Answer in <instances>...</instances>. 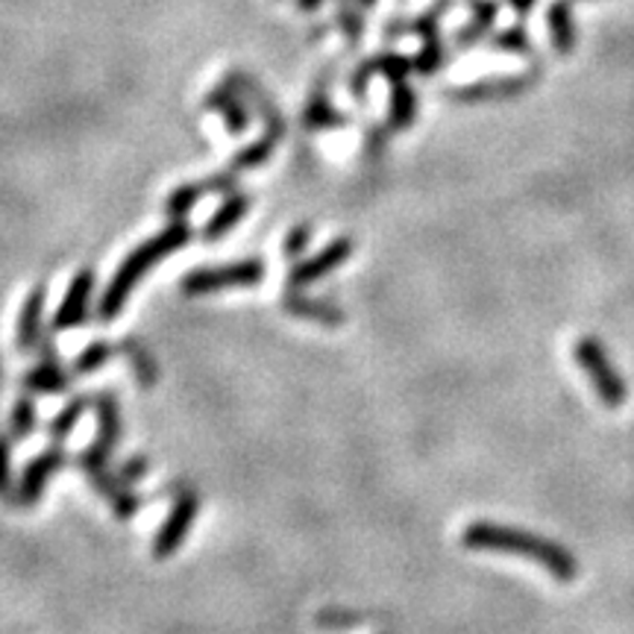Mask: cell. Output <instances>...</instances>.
<instances>
[{"label": "cell", "instance_id": "obj_1", "mask_svg": "<svg viewBox=\"0 0 634 634\" xmlns=\"http://www.w3.org/2000/svg\"><path fill=\"white\" fill-rule=\"evenodd\" d=\"M461 543L473 552H499V555H520L532 561L534 567L546 570L555 581H576L579 579V558L567 546L543 538V534L515 529V526L491 523V520H476L461 532Z\"/></svg>", "mask_w": 634, "mask_h": 634}, {"label": "cell", "instance_id": "obj_2", "mask_svg": "<svg viewBox=\"0 0 634 634\" xmlns=\"http://www.w3.org/2000/svg\"><path fill=\"white\" fill-rule=\"evenodd\" d=\"M188 241H192V227L183 221H174L171 227L157 232L153 239L145 241L141 247L132 250L127 256V262L115 270L109 288H106V295H103L101 312H97L101 314V321H115V318L124 312V306H127L132 288H136L138 283L162 262V258L171 256L174 250L185 247Z\"/></svg>", "mask_w": 634, "mask_h": 634}, {"label": "cell", "instance_id": "obj_3", "mask_svg": "<svg viewBox=\"0 0 634 634\" xmlns=\"http://www.w3.org/2000/svg\"><path fill=\"white\" fill-rule=\"evenodd\" d=\"M573 359L581 368V373L588 377L590 388L597 391L599 403L606 408H623L625 400H629V388H625V379L620 377V370L608 356L606 344L593 335H581L573 347Z\"/></svg>", "mask_w": 634, "mask_h": 634}, {"label": "cell", "instance_id": "obj_4", "mask_svg": "<svg viewBox=\"0 0 634 634\" xmlns=\"http://www.w3.org/2000/svg\"><path fill=\"white\" fill-rule=\"evenodd\" d=\"M267 267L262 258H244L235 265L200 267L183 279V291L192 297L211 295V291H227V288H253L265 279Z\"/></svg>", "mask_w": 634, "mask_h": 634}, {"label": "cell", "instance_id": "obj_5", "mask_svg": "<svg viewBox=\"0 0 634 634\" xmlns=\"http://www.w3.org/2000/svg\"><path fill=\"white\" fill-rule=\"evenodd\" d=\"M94 408H97V438L89 450L83 452V464L89 473H97V470L106 468V461H109V452L115 450V443L120 441V408L118 400L112 394H101L94 400Z\"/></svg>", "mask_w": 634, "mask_h": 634}, {"label": "cell", "instance_id": "obj_6", "mask_svg": "<svg viewBox=\"0 0 634 634\" xmlns=\"http://www.w3.org/2000/svg\"><path fill=\"white\" fill-rule=\"evenodd\" d=\"M197 511H200V499L194 491H183L176 497L171 515L165 517V523L159 526L157 541H153V555L157 558H171L180 546L185 543L188 532H192L194 520H197Z\"/></svg>", "mask_w": 634, "mask_h": 634}, {"label": "cell", "instance_id": "obj_7", "mask_svg": "<svg viewBox=\"0 0 634 634\" xmlns=\"http://www.w3.org/2000/svg\"><path fill=\"white\" fill-rule=\"evenodd\" d=\"M353 250H356V241L353 239H347V235H344V239H335L330 247H323L318 256L303 258V262L291 270L288 283H291V288L312 286V283L323 279V276L332 274V270H338V267L353 256Z\"/></svg>", "mask_w": 634, "mask_h": 634}, {"label": "cell", "instance_id": "obj_8", "mask_svg": "<svg viewBox=\"0 0 634 634\" xmlns=\"http://www.w3.org/2000/svg\"><path fill=\"white\" fill-rule=\"evenodd\" d=\"M534 83H538V71L532 68L529 74L520 77H494V80H482V83L461 85V89H452L450 97L461 103L508 101V97H517V94L529 92Z\"/></svg>", "mask_w": 634, "mask_h": 634}, {"label": "cell", "instance_id": "obj_9", "mask_svg": "<svg viewBox=\"0 0 634 634\" xmlns=\"http://www.w3.org/2000/svg\"><path fill=\"white\" fill-rule=\"evenodd\" d=\"M92 288H94V270H80V274L71 279V286L65 291L62 306L56 309L54 318V330L65 332V330H74L80 323L85 321V314H89V300H92Z\"/></svg>", "mask_w": 634, "mask_h": 634}, {"label": "cell", "instance_id": "obj_10", "mask_svg": "<svg viewBox=\"0 0 634 634\" xmlns=\"http://www.w3.org/2000/svg\"><path fill=\"white\" fill-rule=\"evenodd\" d=\"M62 464H65L62 450H47V452H42L38 459L30 461L27 470L21 473L15 503H19V506H36L38 499H42V494H45L50 476H54L56 470L62 468Z\"/></svg>", "mask_w": 634, "mask_h": 634}, {"label": "cell", "instance_id": "obj_11", "mask_svg": "<svg viewBox=\"0 0 634 634\" xmlns=\"http://www.w3.org/2000/svg\"><path fill=\"white\" fill-rule=\"evenodd\" d=\"M546 30H550L555 54L570 56L576 50L579 33H576V15H573L570 0H552L550 10H546Z\"/></svg>", "mask_w": 634, "mask_h": 634}, {"label": "cell", "instance_id": "obj_12", "mask_svg": "<svg viewBox=\"0 0 634 634\" xmlns=\"http://www.w3.org/2000/svg\"><path fill=\"white\" fill-rule=\"evenodd\" d=\"M247 209H250L247 194H232L230 200L223 203L221 209L215 211L209 221H206V227H203V241H221L227 232L235 230V227L244 221Z\"/></svg>", "mask_w": 634, "mask_h": 634}, {"label": "cell", "instance_id": "obj_13", "mask_svg": "<svg viewBox=\"0 0 634 634\" xmlns=\"http://www.w3.org/2000/svg\"><path fill=\"white\" fill-rule=\"evenodd\" d=\"M286 309L295 318H306V321H318L323 326H338L344 323V312L338 306L326 303V300H309V297L297 295V288H291L286 295Z\"/></svg>", "mask_w": 634, "mask_h": 634}, {"label": "cell", "instance_id": "obj_14", "mask_svg": "<svg viewBox=\"0 0 634 634\" xmlns=\"http://www.w3.org/2000/svg\"><path fill=\"white\" fill-rule=\"evenodd\" d=\"M470 12H473V21L456 33V42L461 47L476 45L479 38H485L494 30L499 19V3L497 0H470Z\"/></svg>", "mask_w": 634, "mask_h": 634}, {"label": "cell", "instance_id": "obj_15", "mask_svg": "<svg viewBox=\"0 0 634 634\" xmlns=\"http://www.w3.org/2000/svg\"><path fill=\"white\" fill-rule=\"evenodd\" d=\"M417 118V94L408 85V80L391 83V101H388V127L403 132Z\"/></svg>", "mask_w": 634, "mask_h": 634}, {"label": "cell", "instance_id": "obj_16", "mask_svg": "<svg viewBox=\"0 0 634 634\" xmlns=\"http://www.w3.org/2000/svg\"><path fill=\"white\" fill-rule=\"evenodd\" d=\"M45 286H36L24 300L19 318V347L30 349L36 347L38 332H42V309H45Z\"/></svg>", "mask_w": 634, "mask_h": 634}, {"label": "cell", "instance_id": "obj_17", "mask_svg": "<svg viewBox=\"0 0 634 634\" xmlns=\"http://www.w3.org/2000/svg\"><path fill=\"white\" fill-rule=\"evenodd\" d=\"M206 109H215L223 115V124L230 132H244L250 124V112L244 109V103L239 101V94H232V89H218L206 97Z\"/></svg>", "mask_w": 634, "mask_h": 634}, {"label": "cell", "instance_id": "obj_18", "mask_svg": "<svg viewBox=\"0 0 634 634\" xmlns=\"http://www.w3.org/2000/svg\"><path fill=\"white\" fill-rule=\"evenodd\" d=\"M361 71L368 77H385L388 83H400V80H408V74L414 71L412 56L394 54V50H385V54H377L373 59L361 65Z\"/></svg>", "mask_w": 634, "mask_h": 634}, {"label": "cell", "instance_id": "obj_19", "mask_svg": "<svg viewBox=\"0 0 634 634\" xmlns=\"http://www.w3.org/2000/svg\"><path fill=\"white\" fill-rule=\"evenodd\" d=\"M27 391L33 394H56V391H65L68 388V377L65 370L56 365V356H47L36 370H30L27 377L21 379Z\"/></svg>", "mask_w": 634, "mask_h": 634}, {"label": "cell", "instance_id": "obj_20", "mask_svg": "<svg viewBox=\"0 0 634 634\" xmlns=\"http://www.w3.org/2000/svg\"><path fill=\"white\" fill-rule=\"evenodd\" d=\"M344 124H347V118H344V115L332 106L330 97H326L323 92H314V97L309 101V106H306V112H303V127L335 129V127H344Z\"/></svg>", "mask_w": 634, "mask_h": 634}, {"label": "cell", "instance_id": "obj_21", "mask_svg": "<svg viewBox=\"0 0 634 634\" xmlns=\"http://www.w3.org/2000/svg\"><path fill=\"white\" fill-rule=\"evenodd\" d=\"M120 353L127 356V361L132 365V370H136V379L141 385L145 388L157 385V361H153V356H150L148 349L141 347L138 341L127 338L120 344Z\"/></svg>", "mask_w": 634, "mask_h": 634}, {"label": "cell", "instance_id": "obj_22", "mask_svg": "<svg viewBox=\"0 0 634 634\" xmlns=\"http://www.w3.org/2000/svg\"><path fill=\"white\" fill-rule=\"evenodd\" d=\"M274 145L276 138L270 136V132H265V136L258 138V141H253L250 148L235 153V159H232V171L239 174V171H256V168H262L267 159H270V153H274Z\"/></svg>", "mask_w": 634, "mask_h": 634}, {"label": "cell", "instance_id": "obj_23", "mask_svg": "<svg viewBox=\"0 0 634 634\" xmlns=\"http://www.w3.org/2000/svg\"><path fill=\"white\" fill-rule=\"evenodd\" d=\"M85 408H89V396H77L74 403L65 405L62 412L54 417V423H50V438H54V441H65V438L77 429V423H80Z\"/></svg>", "mask_w": 634, "mask_h": 634}, {"label": "cell", "instance_id": "obj_24", "mask_svg": "<svg viewBox=\"0 0 634 634\" xmlns=\"http://www.w3.org/2000/svg\"><path fill=\"white\" fill-rule=\"evenodd\" d=\"M494 50L511 56H529L532 54V36H529L526 27H520V24L499 30L497 36H494Z\"/></svg>", "mask_w": 634, "mask_h": 634}, {"label": "cell", "instance_id": "obj_25", "mask_svg": "<svg viewBox=\"0 0 634 634\" xmlns=\"http://www.w3.org/2000/svg\"><path fill=\"white\" fill-rule=\"evenodd\" d=\"M209 194L206 183H192V185H180L171 197H168L165 209L168 215H174V218H183L185 211H192L197 203L203 200Z\"/></svg>", "mask_w": 634, "mask_h": 634}, {"label": "cell", "instance_id": "obj_26", "mask_svg": "<svg viewBox=\"0 0 634 634\" xmlns=\"http://www.w3.org/2000/svg\"><path fill=\"white\" fill-rule=\"evenodd\" d=\"M443 59H447V54H443L441 38H426L420 47V54L414 56V74L435 77L441 71Z\"/></svg>", "mask_w": 634, "mask_h": 634}, {"label": "cell", "instance_id": "obj_27", "mask_svg": "<svg viewBox=\"0 0 634 634\" xmlns=\"http://www.w3.org/2000/svg\"><path fill=\"white\" fill-rule=\"evenodd\" d=\"M33 429H36V405L30 403V400H19L15 408H12L10 435L15 441H21V438H30Z\"/></svg>", "mask_w": 634, "mask_h": 634}, {"label": "cell", "instance_id": "obj_28", "mask_svg": "<svg viewBox=\"0 0 634 634\" xmlns=\"http://www.w3.org/2000/svg\"><path fill=\"white\" fill-rule=\"evenodd\" d=\"M109 359H112V344H106V341H94V344H89V347L77 356L74 373H92V370L103 368Z\"/></svg>", "mask_w": 634, "mask_h": 634}, {"label": "cell", "instance_id": "obj_29", "mask_svg": "<svg viewBox=\"0 0 634 634\" xmlns=\"http://www.w3.org/2000/svg\"><path fill=\"white\" fill-rule=\"evenodd\" d=\"M441 12H443V7H438V10H433V12H426V15H420L417 21H412L408 27H403V33L423 36V42H426V38H438V30H441Z\"/></svg>", "mask_w": 634, "mask_h": 634}, {"label": "cell", "instance_id": "obj_30", "mask_svg": "<svg viewBox=\"0 0 634 634\" xmlns=\"http://www.w3.org/2000/svg\"><path fill=\"white\" fill-rule=\"evenodd\" d=\"M112 508H115L118 520H129V517L136 515L138 508H141V499H138L136 494H129V491H120L118 497L112 499Z\"/></svg>", "mask_w": 634, "mask_h": 634}, {"label": "cell", "instance_id": "obj_31", "mask_svg": "<svg viewBox=\"0 0 634 634\" xmlns=\"http://www.w3.org/2000/svg\"><path fill=\"white\" fill-rule=\"evenodd\" d=\"M338 24L344 27V33H347V38H359L361 30H365V19H361L359 10H344L338 12Z\"/></svg>", "mask_w": 634, "mask_h": 634}, {"label": "cell", "instance_id": "obj_32", "mask_svg": "<svg viewBox=\"0 0 634 634\" xmlns=\"http://www.w3.org/2000/svg\"><path fill=\"white\" fill-rule=\"evenodd\" d=\"M10 464H12V447L7 438H0V497L10 491Z\"/></svg>", "mask_w": 634, "mask_h": 634}, {"label": "cell", "instance_id": "obj_33", "mask_svg": "<svg viewBox=\"0 0 634 634\" xmlns=\"http://www.w3.org/2000/svg\"><path fill=\"white\" fill-rule=\"evenodd\" d=\"M309 241H312V227H297V230L291 232V239H288L286 253L288 256H300V253L309 247Z\"/></svg>", "mask_w": 634, "mask_h": 634}, {"label": "cell", "instance_id": "obj_34", "mask_svg": "<svg viewBox=\"0 0 634 634\" xmlns=\"http://www.w3.org/2000/svg\"><path fill=\"white\" fill-rule=\"evenodd\" d=\"M118 476L124 482H136V479L148 476V459H129L124 468L118 470Z\"/></svg>", "mask_w": 634, "mask_h": 634}, {"label": "cell", "instance_id": "obj_35", "mask_svg": "<svg viewBox=\"0 0 634 634\" xmlns=\"http://www.w3.org/2000/svg\"><path fill=\"white\" fill-rule=\"evenodd\" d=\"M506 3L511 7V10L517 12V15H529L538 0H506Z\"/></svg>", "mask_w": 634, "mask_h": 634}, {"label": "cell", "instance_id": "obj_36", "mask_svg": "<svg viewBox=\"0 0 634 634\" xmlns=\"http://www.w3.org/2000/svg\"><path fill=\"white\" fill-rule=\"evenodd\" d=\"M368 148L370 150H373V148H377V150L385 148V132H382V129H370V132H368Z\"/></svg>", "mask_w": 634, "mask_h": 634}, {"label": "cell", "instance_id": "obj_37", "mask_svg": "<svg viewBox=\"0 0 634 634\" xmlns=\"http://www.w3.org/2000/svg\"><path fill=\"white\" fill-rule=\"evenodd\" d=\"M323 0H297V10H303V12H314L318 7H321Z\"/></svg>", "mask_w": 634, "mask_h": 634}, {"label": "cell", "instance_id": "obj_38", "mask_svg": "<svg viewBox=\"0 0 634 634\" xmlns=\"http://www.w3.org/2000/svg\"><path fill=\"white\" fill-rule=\"evenodd\" d=\"M373 3H377V0H359V7H365V10H368V7H373Z\"/></svg>", "mask_w": 634, "mask_h": 634}, {"label": "cell", "instance_id": "obj_39", "mask_svg": "<svg viewBox=\"0 0 634 634\" xmlns=\"http://www.w3.org/2000/svg\"><path fill=\"white\" fill-rule=\"evenodd\" d=\"M0 385H3V365H0Z\"/></svg>", "mask_w": 634, "mask_h": 634}]
</instances>
